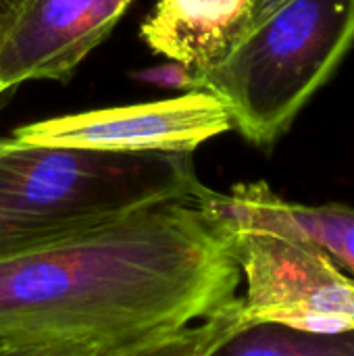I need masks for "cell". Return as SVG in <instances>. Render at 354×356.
<instances>
[{
    "instance_id": "obj_1",
    "label": "cell",
    "mask_w": 354,
    "mask_h": 356,
    "mask_svg": "<svg viewBox=\"0 0 354 356\" xmlns=\"http://www.w3.org/2000/svg\"><path fill=\"white\" fill-rule=\"evenodd\" d=\"M242 275L194 200L0 261V334L140 342L227 311Z\"/></svg>"
},
{
    "instance_id": "obj_2",
    "label": "cell",
    "mask_w": 354,
    "mask_h": 356,
    "mask_svg": "<svg viewBox=\"0 0 354 356\" xmlns=\"http://www.w3.org/2000/svg\"><path fill=\"white\" fill-rule=\"evenodd\" d=\"M202 188L192 154L106 152L0 138V261L152 207L196 200Z\"/></svg>"
},
{
    "instance_id": "obj_3",
    "label": "cell",
    "mask_w": 354,
    "mask_h": 356,
    "mask_svg": "<svg viewBox=\"0 0 354 356\" xmlns=\"http://www.w3.org/2000/svg\"><path fill=\"white\" fill-rule=\"evenodd\" d=\"M354 44V0H250L227 52L196 71L250 144L271 148Z\"/></svg>"
},
{
    "instance_id": "obj_4",
    "label": "cell",
    "mask_w": 354,
    "mask_h": 356,
    "mask_svg": "<svg viewBox=\"0 0 354 356\" xmlns=\"http://www.w3.org/2000/svg\"><path fill=\"white\" fill-rule=\"evenodd\" d=\"M227 240L246 292V321L284 323L305 332L354 330V277L317 246L263 229H219Z\"/></svg>"
},
{
    "instance_id": "obj_5",
    "label": "cell",
    "mask_w": 354,
    "mask_h": 356,
    "mask_svg": "<svg viewBox=\"0 0 354 356\" xmlns=\"http://www.w3.org/2000/svg\"><path fill=\"white\" fill-rule=\"evenodd\" d=\"M230 129L234 125L225 104L204 90H194L159 102L44 119L17 127L13 138L25 144L106 152L192 154Z\"/></svg>"
},
{
    "instance_id": "obj_6",
    "label": "cell",
    "mask_w": 354,
    "mask_h": 356,
    "mask_svg": "<svg viewBox=\"0 0 354 356\" xmlns=\"http://www.w3.org/2000/svg\"><path fill=\"white\" fill-rule=\"evenodd\" d=\"M136 0H21L0 31V86L69 81Z\"/></svg>"
},
{
    "instance_id": "obj_7",
    "label": "cell",
    "mask_w": 354,
    "mask_h": 356,
    "mask_svg": "<svg viewBox=\"0 0 354 356\" xmlns=\"http://www.w3.org/2000/svg\"><path fill=\"white\" fill-rule=\"evenodd\" d=\"M194 202L217 229H263L300 238L354 277V207L292 202L265 181L236 184L230 192L204 186Z\"/></svg>"
},
{
    "instance_id": "obj_8",
    "label": "cell",
    "mask_w": 354,
    "mask_h": 356,
    "mask_svg": "<svg viewBox=\"0 0 354 356\" xmlns=\"http://www.w3.org/2000/svg\"><path fill=\"white\" fill-rule=\"evenodd\" d=\"M248 10L250 0H159L140 35L154 54L204 71L227 52Z\"/></svg>"
},
{
    "instance_id": "obj_9",
    "label": "cell",
    "mask_w": 354,
    "mask_h": 356,
    "mask_svg": "<svg viewBox=\"0 0 354 356\" xmlns=\"http://www.w3.org/2000/svg\"><path fill=\"white\" fill-rule=\"evenodd\" d=\"M204 356H354V330L319 334L240 317Z\"/></svg>"
},
{
    "instance_id": "obj_10",
    "label": "cell",
    "mask_w": 354,
    "mask_h": 356,
    "mask_svg": "<svg viewBox=\"0 0 354 356\" xmlns=\"http://www.w3.org/2000/svg\"><path fill=\"white\" fill-rule=\"evenodd\" d=\"M240 296L223 313L182 327L171 334L154 336L142 342H134L117 350L113 356H204L238 321H240Z\"/></svg>"
},
{
    "instance_id": "obj_11",
    "label": "cell",
    "mask_w": 354,
    "mask_h": 356,
    "mask_svg": "<svg viewBox=\"0 0 354 356\" xmlns=\"http://www.w3.org/2000/svg\"><path fill=\"white\" fill-rule=\"evenodd\" d=\"M127 344L134 342L0 334V356H113Z\"/></svg>"
},
{
    "instance_id": "obj_12",
    "label": "cell",
    "mask_w": 354,
    "mask_h": 356,
    "mask_svg": "<svg viewBox=\"0 0 354 356\" xmlns=\"http://www.w3.org/2000/svg\"><path fill=\"white\" fill-rule=\"evenodd\" d=\"M136 79L146 81V83L156 86V88H165V90H182V92L198 90L196 69L182 65V63H173V60L167 65L146 69V71H138Z\"/></svg>"
},
{
    "instance_id": "obj_13",
    "label": "cell",
    "mask_w": 354,
    "mask_h": 356,
    "mask_svg": "<svg viewBox=\"0 0 354 356\" xmlns=\"http://www.w3.org/2000/svg\"><path fill=\"white\" fill-rule=\"evenodd\" d=\"M21 0H0V31L4 27V23L8 21V17L13 15V10L17 8Z\"/></svg>"
},
{
    "instance_id": "obj_14",
    "label": "cell",
    "mask_w": 354,
    "mask_h": 356,
    "mask_svg": "<svg viewBox=\"0 0 354 356\" xmlns=\"http://www.w3.org/2000/svg\"><path fill=\"white\" fill-rule=\"evenodd\" d=\"M2 92H4V88H2V86H0V94H2Z\"/></svg>"
}]
</instances>
